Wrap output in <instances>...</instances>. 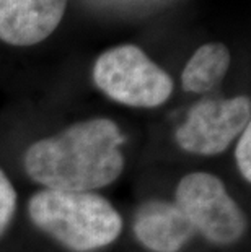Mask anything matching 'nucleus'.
I'll use <instances>...</instances> for the list:
<instances>
[{
  "mask_svg": "<svg viewBox=\"0 0 251 252\" xmlns=\"http://www.w3.org/2000/svg\"><path fill=\"white\" fill-rule=\"evenodd\" d=\"M124 142L114 121L97 117L35 142L23 164L30 178L49 190L92 192L121 176Z\"/></svg>",
  "mask_w": 251,
  "mask_h": 252,
  "instance_id": "f257e3e1",
  "label": "nucleus"
},
{
  "mask_svg": "<svg viewBox=\"0 0 251 252\" xmlns=\"http://www.w3.org/2000/svg\"><path fill=\"white\" fill-rule=\"evenodd\" d=\"M28 213L36 226L73 252L101 249L122 231L117 210L93 192L39 190L31 197Z\"/></svg>",
  "mask_w": 251,
  "mask_h": 252,
  "instance_id": "f03ea898",
  "label": "nucleus"
},
{
  "mask_svg": "<svg viewBox=\"0 0 251 252\" xmlns=\"http://www.w3.org/2000/svg\"><path fill=\"white\" fill-rule=\"evenodd\" d=\"M92 75L98 90L109 99L131 108H158L173 93L172 77L134 44L105 51L95 62Z\"/></svg>",
  "mask_w": 251,
  "mask_h": 252,
  "instance_id": "7ed1b4c3",
  "label": "nucleus"
},
{
  "mask_svg": "<svg viewBox=\"0 0 251 252\" xmlns=\"http://www.w3.org/2000/svg\"><path fill=\"white\" fill-rule=\"evenodd\" d=\"M175 203L194 231L218 246L233 244L247 229V220L223 182L211 173H189L176 187Z\"/></svg>",
  "mask_w": 251,
  "mask_h": 252,
  "instance_id": "20e7f679",
  "label": "nucleus"
},
{
  "mask_svg": "<svg viewBox=\"0 0 251 252\" xmlns=\"http://www.w3.org/2000/svg\"><path fill=\"white\" fill-rule=\"evenodd\" d=\"M250 119L248 96L202 99L188 111L184 122L176 128V142L188 153L206 157L223 153L250 127Z\"/></svg>",
  "mask_w": 251,
  "mask_h": 252,
  "instance_id": "39448f33",
  "label": "nucleus"
},
{
  "mask_svg": "<svg viewBox=\"0 0 251 252\" xmlns=\"http://www.w3.org/2000/svg\"><path fill=\"white\" fill-rule=\"evenodd\" d=\"M67 0H0V39L10 46L39 44L56 31Z\"/></svg>",
  "mask_w": 251,
  "mask_h": 252,
  "instance_id": "423d86ee",
  "label": "nucleus"
},
{
  "mask_svg": "<svg viewBox=\"0 0 251 252\" xmlns=\"http://www.w3.org/2000/svg\"><path fill=\"white\" fill-rule=\"evenodd\" d=\"M134 233L139 243L153 252H178L196 231L176 203L150 200L137 210Z\"/></svg>",
  "mask_w": 251,
  "mask_h": 252,
  "instance_id": "0eeeda50",
  "label": "nucleus"
},
{
  "mask_svg": "<svg viewBox=\"0 0 251 252\" xmlns=\"http://www.w3.org/2000/svg\"><path fill=\"white\" fill-rule=\"evenodd\" d=\"M232 54L222 42H207L197 49L181 73V87L188 93H207L227 75Z\"/></svg>",
  "mask_w": 251,
  "mask_h": 252,
  "instance_id": "6e6552de",
  "label": "nucleus"
},
{
  "mask_svg": "<svg viewBox=\"0 0 251 252\" xmlns=\"http://www.w3.org/2000/svg\"><path fill=\"white\" fill-rule=\"evenodd\" d=\"M17 207V192L7 174L0 169V236L8 228Z\"/></svg>",
  "mask_w": 251,
  "mask_h": 252,
  "instance_id": "1a4fd4ad",
  "label": "nucleus"
},
{
  "mask_svg": "<svg viewBox=\"0 0 251 252\" xmlns=\"http://www.w3.org/2000/svg\"><path fill=\"white\" fill-rule=\"evenodd\" d=\"M235 159L245 181H251V127H247L238 137L235 148Z\"/></svg>",
  "mask_w": 251,
  "mask_h": 252,
  "instance_id": "9d476101",
  "label": "nucleus"
}]
</instances>
